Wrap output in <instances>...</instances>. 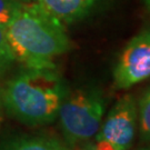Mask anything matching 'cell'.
Segmentation results:
<instances>
[{
  "label": "cell",
  "mask_w": 150,
  "mask_h": 150,
  "mask_svg": "<svg viewBox=\"0 0 150 150\" xmlns=\"http://www.w3.org/2000/svg\"><path fill=\"white\" fill-rule=\"evenodd\" d=\"M5 28L15 59L27 68H56L54 58L71 48L64 23L35 0L23 2Z\"/></svg>",
  "instance_id": "1"
},
{
  "label": "cell",
  "mask_w": 150,
  "mask_h": 150,
  "mask_svg": "<svg viewBox=\"0 0 150 150\" xmlns=\"http://www.w3.org/2000/svg\"><path fill=\"white\" fill-rule=\"evenodd\" d=\"M67 95L56 68H27L6 83L1 91L4 107L28 125H45L58 117Z\"/></svg>",
  "instance_id": "2"
},
{
  "label": "cell",
  "mask_w": 150,
  "mask_h": 150,
  "mask_svg": "<svg viewBox=\"0 0 150 150\" xmlns=\"http://www.w3.org/2000/svg\"><path fill=\"white\" fill-rule=\"evenodd\" d=\"M103 111L105 100L100 91L80 88L67 93L58 112L66 139L70 144H76L96 136Z\"/></svg>",
  "instance_id": "3"
},
{
  "label": "cell",
  "mask_w": 150,
  "mask_h": 150,
  "mask_svg": "<svg viewBox=\"0 0 150 150\" xmlns=\"http://www.w3.org/2000/svg\"><path fill=\"white\" fill-rule=\"evenodd\" d=\"M150 78V31H142L129 41L113 69L118 89H128Z\"/></svg>",
  "instance_id": "4"
},
{
  "label": "cell",
  "mask_w": 150,
  "mask_h": 150,
  "mask_svg": "<svg viewBox=\"0 0 150 150\" xmlns=\"http://www.w3.org/2000/svg\"><path fill=\"white\" fill-rule=\"evenodd\" d=\"M136 125V101L131 95H125L109 111L97 140H107L117 150H129L134 139Z\"/></svg>",
  "instance_id": "5"
},
{
  "label": "cell",
  "mask_w": 150,
  "mask_h": 150,
  "mask_svg": "<svg viewBox=\"0 0 150 150\" xmlns=\"http://www.w3.org/2000/svg\"><path fill=\"white\" fill-rule=\"evenodd\" d=\"M48 13L64 25L80 20L100 0H35Z\"/></svg>",
  "instance_id": "6"
},
{
  "label": "cell",
  "mask_w": 150,
  "mask_h": 150,
  "mask_svg": "<svg viewBox=\"0 0 150 150\" xmlns=\"http://www.w3.org/2000/svg\"><path fill=\"white\" fill-rule=\"evenodd\" d=\"M5 150H66L57 140L35 137L17 140L8 146Z\"/></svg>",
  "instance_id": "7"
},
{
  "label": "cell",
  "mask_w": 150,
  "mask_h": 150,
  "mask_svg": "<svg viewBox=\"0 0 150 150\" xmlns=\"http://www.w3.org/2000/svg\"><path fill=\"white\" fill-rule=\"evenodd\" d=\"M139 120L141 138L150 142V87L139 101Z\"/></svg>",
  "instance_id": "8"
},
{
  "label": "cell",
  "mask_w": 150,
  "mask_h": 150,
  "mask_svg": "<svg viewBox=\"0 0 150 150\" xmlns=\"http://www.w3.org/2000/svg\"><path fill=\"white\" fill-rule=\"evenodd\" d=\"M16 61L7 38L6 28L0 26V72L7 70Z\"/></svg>",
  "instance_id": "9"
},
{
  "label": "cell",
  "mask_w": 150,
  "mask_h": 150,
  "mask_svg": "<svg viewBox=\"0 0 150 150\" xmlns=\"http://www.w3.org/2000/svg\"><path fill=\"white\" fill-rule=\"evenodd\" d=\"M27 0H0V26L6 27Z\"/></svg>",
  "instance_id": "10"
},
{
  "label": "cell",
  "mask_w": 150,
  "mask_h": 150,
  "mask_svg": "<svg viewBox=\"0 0 150 150\" xmlns=\"http://www.w3.org/2000/svg\"><path fill=\"white\" fill-rule=\"evenodd\" d=\"M95 150H117V148L107 140H97V146Z\"/></svg>",
  "instance_id": "11"
},
{
  "label": "cell",
  "mask_w": 150,
  "mask_h": 150,
  "mask_svg": "<svg viewBox=\"0 0 150 150\" xmlns=\"http://www.w3.org/2000/svg\"><path fill=\"white\" fill-rule=\"evenodd\" d=\"M2 99H1V91H0V121H1V118H2Z\"/></svg>",
  "instance_id": "12"
},
{
  "label": "cell",
  "mask_w": 150,
  "mask_h": 150,
  "mask_svg": "<svg viewBox=\"0 0 150 150\" xmlns=\"http://www.w3.org/2000/svg\"><path fill=\"white\" fill-rule=\"evenodd\" d=\"M145 4L147 5V7L150 9V0H145Z\"/></svg>",
  "instance_id": "13"
},
{
  "label": "cell",
  "mask_w": 150,
  "mask_h": 150,
  "mask_svg": "<svg viewBox=\"0 0 150 150\" xmlns=\"http://www.w3.org/2000/svg\"><path fill=\"white\" fill-rule=\"evenodd\" d=\"M137 150H150V147H142V148H139Z\"/></svg>",
  "instance_id": "14"
}]
</instances>
